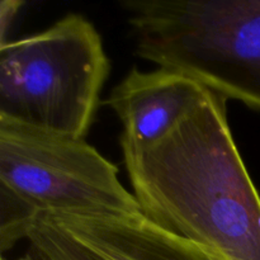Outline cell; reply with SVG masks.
I'll use <instances>...</instances> for the list:
<instances>
[{"instance_id":"1","label":"cell","mask_w":260,"mask_h":260,"mask_svg":"<svg viewBox=\"0 0 260 260\" xmlns=\"http://www.w3.org/2000/svg\"><path fill=\"white\" fill-rule=\"evenodd\" d=\"M142 213L215 260H260V194L228 119V99L207 101L164 140L122 149Z\"/></svg>"},{"instance_id":"2","label":"cell","mask_w":260,"mask_h":260,"mask_svg":"<svg viewBox=\"0 0 260 260\" xmlns=\"http://www.w3.org/2000/svg\"><path fill=\"white\" fill-rule=\"evenodd\" d=\"M136 55L260 112V0H127Z\"/></svg>"},{"instance_id":"3","label":"cell","mask_w":260,"mask_h":260,"mask_svg":"<svg viewBox=\"0 0 260 260\" xmlns=\"http://www.w3.org/2000/svg\"><path fill=\"white\" fill-rule=\"evenodd\" d=\"M109 71L95 25L70 13L0 46V119L85 139Z\"/></svg>"},{"instance_id":"4","label":"cell","mask_w":260,"mask_h":260,"mask_svg":"<svg viewBox=\"0 0 260 260\" xmlns=\"http://www.w3.org/2000/svg\"><path fill=\"white\" fill-rule=\"evenodd\" d=\"M118 173L85 139L0 119V183L42 213L141 215Z\"/></svg>"},{"instance_id":"5","label":"cell","mask_w":260,"mask_h":260,"mask_svg":"<svg viewBox=\"0 0 260 260\" xmlns=\"http://www.w3.org/2000/svg\"><path fill=\"white\" fill-rule=\"evenodd\" d=\"M210 93L197 80L177 71H141L134 66L102 104L121 121V149L142 150L164 140Z\"/></svg>"},{"instance_id":"6","label":"cell","mask_w":260,"mask_h":260,"mask_svg":"<svg viewBox=\"0 0 260 260\" xmlns=\"http://www.w3.org/2000/svg\"><path fill=\"white\" fill-rule=\"evenodd\" d=\"M99 260H215L188 239L136 216L45 213Z\"/></svg>"},{"instance_id":"7","label":"cell","mask_w":260,"mask_h":260,"mask_svg":"<svg viewBox=\"0 0 260 260\" xmlns=\"http://www.w3.org/2000/svg\"><path fill=\"white\" fill-rule=\"evenodd\" d=\"M41 211L7 185L0 183V251L2 256L28 233Z\"/></svg>"},{"instance_id":"8","label":"cell","mask_w":260,"mask_h":260,"mask_svg":"<svg viewBox=\"0 0 260 260\" xmlns=\"http://www.w3.org/2000/svg\"><path fill=\"white\" fill-rule=\"evenodd\" d=\"M27 240L45 260H99L45 213H41L33 223Z\"/></svg>"},{"instance_id":"9","label":"cell","mask_w":260,"mask_h":260,"mask_svg":"<svg viewBox=\"0 0 260 260\" xmlns=\"http://www.w3.org/2000/svg\"><path fill=\"white\" fill-rule=\"evenodd\" d=\"M23 2L19 0H3L0 3V46L8 42V32L19 12Z\"/></svg>"},{"instance_id":"10","label":"cell","mask_w":260,"mask_h":260,"mask_svg":"<svg viewBox=\"0 0 260 260\" xmlns=\"http://www.w3.org/2000/svg\"><path fill=\"white\" fill-rule=\"evenodd\" d=\"M2 260H7V258H5V256H2ZM17 260H41V259L40 256H38L37 251H36L33 248H30L29 250L22 256V258H18Z\"/></svg>"},{"instance_id":"11","label":"cell","mask_w":260,"mask_h":260,"mask_svg":"<svg viewBox=\"0 0 260 260\" xmlns=\"http://www.w3.org/2000/svg\"><path fill=\"white\" fill-rule=\"evenodd\" d=\"M36 251H37V250H36ZM37 253H38V251H37ZM38 255H40V259H41V260H45V258H43V256H42V255H41V254H40V253H38Z\"/></svg>"}]
</instances>
